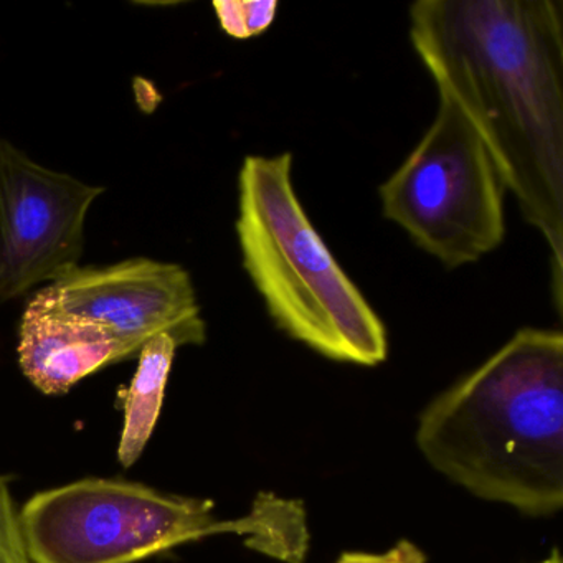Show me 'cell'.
<instances>
[{"mask_svg":"<svg viewBox=\"0 0 563 563\" xmlns=\"http://www.w3.org/2000/svg\"><path fill=\"white\" fill-rule=\"evenodd\" d=\"M220 29L235 41L265 34L278 14V0H217L212 4Z\"/></svg>","mask_w":563,"mask_h":563,"instance_id":"cell-10","label":"cell"},{"mask_svg":"<svg viewBox=\"0 0 563 563\" xmlns=\"http://www.w3.org/2000/svg\"><path fill=\"white\" fill-rule=\"evenodd\" d=\"M0 563H32L21 509L5 476H0Z\"/></svg>","mask_w":563,"mask_h":563,"instance_id":"cell-11","label":"cell"},{"mask_svg":"<svg viewBox=\"0 0 563 563\" xmlns=\"http://www.w3.org/2000/svg\"><path fill=\"white\" fill-rule=\"evenodd\" d=\"M103 192L0 140V301L80 266L85 222Z\"/></svg>","mask_w":563,"mask_h":563,"instance_id":"cell-6","label":"cell"},{"mask_svg":"<svg viewBox=\"0 0 563 563\" xmlns=\"http://www.w3.org/2000/svg\"><path fill=\"white\" fill-rule=\"evenodd\" d=\"M410 41L470 121L507 190L550 250L563 302V4L560 0H420Z\"/></svg>","mask_w":563,"mask_h":563,"instance_id":"cell-1","label":"cell"},{"mask_svg":"<svg viewBox=\"0 0 563 563\" xmlns=\"http://www.w3.org/2000/svg\"><path fill=\"white\" fill-rule=\"evenodd\" d=\"M338 563H427V556L410 540H400L384 555L371 553H344Z\"/></svg>","mask_w":563,"mask_h":563,"instance_id":"cell-12","label":"cell"},{"mask_svg":"<svg viewBox=\"0 0 563 563\" xmlns=\"http://www.w3.org/2000/svg\"><path fill=\"white\" fill-rule=\"evenodd\" d=\"M21 517L32 563H136L220 533L283 563H305L309 550L301 500L273 493H260L239 519H219L209 499L87 477L35 494Z\"/></svg>","mask_w":563,"mask_h":563,"instance_id":"cell-3","label":"cell"},{"mask_svg":"<svg viewBox=\"0 0 563 563\" xmlns=\"http://www.w3.org/2000/svg\"><path fill=\"white\" fill-rule=\"evenodd\" d=\"M428 463L476 497L543 517L563 506V335L517 331L418 421Z\"/></svg>","mask_w":563,"mask_h":563,"instance_id":"cell-2","label":"cell"},{"mask_svg":"<svg viewBox=\"0 0 563 563\" xmlns=\"http://www.w3.org/2000/svg\"><path fill=\"white\" fill-rule=\"evenodd\" d=\"M19 365L45 395H64L88 375L133 354L95 322L38 308L29 301L19 328Z\"/></svg>","mask_w":563,"mask_h":563,"instance_id":"cell-8","label":"cell"},{"mask_svg":"<svg viewBox=\"0 0 563 563\" xmlns=\"http://www.w3.org/2000/svg\"><path fill=\"white\" fill-rule=\"evenodd\" d=\"M507 187L470 121L440 95L417 146L378 187L382 213L446 268L479 262L506 239Z\"/></svg>","mask_w":563,"mask_h":563,"instance_id":"cell-5","label":"cell"},{"mask_svg":"<svg viewBox=\"0 0 563 563\" xmlns=\"http://www.w3.org/2000/svg\"><path fill=\"white\" fill-rule=\"evenodd\" d=\"M31 302L101 325L133 357L159 334H169L179 347L207 339L192 278L176 263L130 258L103 268L77 266Z\"/></svg>","mask_w":563,"mask_h":563,"instance_id":"cell-7","label":"cell"},{"mask_svg":"<svg viewBox=\"0 0 563 563\" xmlns=\"http://www.w3.org/2000/svg\"><path fill=\"white\" fill-rule=\"evenodd\" d=\"M177 347L169 334L150 339L137 354L136 374L130 387L120 391L124 421L118 461L126 470L140 461L156 430Z\"/></svg>","mask_w":563,"mask_h":563,"instance_id":"cell-9","label":"cell"},{"mask_svg":"<svg viewBox=\"0 0 563 563\" xmlns=\"http://www.w3.org/2000/svg\"><path fill=\"white\" fill-rule=\"evenodd\" d=\"M243 268L279 331L335 362L374 367L387 328L309 220L291 153L246 156L235 223Z\"/></svg>","mask_w":563,"mask_h":563,"instance_id":"cell-4","label":"cell"},{"mask_svg":"<svg viewBox=\"0 0 563 563\" xmlns=\"http://www.w3.org/2000/svg\"><path fill=\"white\" fill-rule=\"evenodd\" d=\"M539 563H562V559H560L559 550H553L547 559H543L542 562Z\"/></svg>","mask_w":563,"mask_h":563,"instance_id":"cell-13","label":"cell"}]
</instances>
